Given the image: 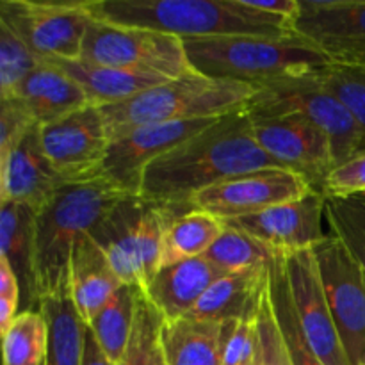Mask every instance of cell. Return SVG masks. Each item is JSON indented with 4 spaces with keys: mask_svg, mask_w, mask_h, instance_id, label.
<instances>
[{
    "mask_svg": "<svg viewBox=\"0 0 365 365\" xmlns=\"http://www.w3.org/2000/svg\"><path fill=\"white\" fill-rule=\"evenodd\" d=\"M163 323V316L141 292L130 342L116 365H153L155 353L159 349Z\"/></svg>",
    "mask_w": 365,
    "mask_h": 365,
    "instance_id": "34",
    "label": "cell"
},
{
    "mask_svg": "<svg viewBox=\"0 0 365 365\" xmlns=\"http://www.w3.org/2000/svg\"><path fill=\"white\" fill-rule=\"evenodd\" d=\"M118 185L96 175L64 182L36 214V282L39 299L68 291L75 245L125 198Z\"/></svg>",
    "mask_w": 365,
    "mask_h": 365,
    "instance_id": "3",
    "label": "cell"
},
{
    "mask_svg": "<svg viewBox=\"0 0 365 365\" xmlns=\"http://www.w3.org/2000/svg\"><path fill=\"white\" fill-rule=\"evenodd\" d=\"M41 59L4 24H0V100L13 98L18 86L39 66Z\"/></svg>",
    "mask_w": 365,
    "mask_h": 365,
    "instance_id": "33",
    "label": "cell"
},
{
    "mask_svg": "<svg viewBox=\"0 0 365 365\" xmlns=\"http://www.w3.org/2000/svg\"><path fill=\"white\" fill-rule=\"evenodd\" d=\"M63 184L64 180L43 152L39 127L32 128L0 160V203H18L38 214Z\"/></svg>",
    "mask_w": 365,
    "mask_h": 365,
    "instance_id": "17",
    "label": "cell"
},
{
    "mask_svg": "<svg viewBox=\"0 0 365 365\" xmlns=\"http://www.w3.org/2000/svg\"><path fill=\"white\" fill-rule=\"evenodd\" d=\"M327 198L365 195V153L335 168L324 185Z\"/></svg>",
    "mask_w": 365,
    "mask_h": 365,
    "instance_id": "39",
    "label": "cell"
},
{
    "mask_svg": "<svg viewBox=\"0 0 365 365\" xmlns=\"http://www.w3.org/2000/svg\"><path fill=\"white\" fill-rule=\"evenodd\" d=\"M294 34L331 63L348 64L365 52V0H299Z\"/></svg>",
    "mask_w": 365,
    "mask_h": 365,
    "instance_id": "16",
    "label": "cell"
},
{
    "mask_svg": "<svg viewBox=\"0 0 365 365\" xmlns=\"http://www.w3.org/2000/svg\"><path fill=\"white\" fill-rule=\"evenodd\" d=\"M314 187L305 177L287 168H266L228 178L198 192L189 207L221 221L253 216L280 203L303 198Z\"/></svg>",
    "mask_w": 365,
    "mask_h": 365,
    "instance_id": "11",
    "label": "cell"
},
{
    "mask_svg": "<svg viewBox=\"0 0 365 365\" xmlns=\"http://www.w3.org/2000/svg\"><path fill=\"white\" fill-rule=\"evenodd\" d=\"M81 59L170 81L192 73L184 41L177 36L98 20L88 29Z\"/></svg>",
    "mask_w": 365,
    "mask_h": 365,
    "instance_id": "7",
    "label": "cell"
},
{
    "mask_svg": "<svg viewBox=\"0 0 365 365\" xmlns=\"http://www.w3.org/2000/svg\"><path fill=\"white\" fill-rule=\"evenodd\" d=\"M160 267L203 257L225 230V221L191 207H168Z\"/></svg>",
    "mask_w": 365,
    "mask_h": 365,
    "instance_id": "26",
    "label": "cell"
},
{
    "mask_svg": "<svg viewBox=\"0 0 365 365\" xmlns=\"http://www.w3.org/2000/svg\"><path fill=\"white\" fill-rule=\"evenodd\" d=\"M266 168L284 166L260 148L242 109L153 160L143 175L141 196L159 205L189 207L198 192Z\"/></svg>",
    "mask_w": 365,
    "mask_h": 365,
    "instance_id": "1",
    "label": "cell"
},
{
    "mask_svg": "<svg viewBox=\"0 0 365 365\" xmlns=\"http://www.w3.org/2000/svg\"><path fill=\"white\" fill-rule=\"evenodd\" d=\"M153 365H166V362H164L163 349H160V342H159V349H157V353H155V360H153Z\"/></svg>",
    "mask_w": 365,
    "mask_h": 365,
    "instance_id": "43",
    "label": "cell"
},
{
    "mask_svg": "<svg viewBox=\"0 0 365 365\" xmlns=\"http://www.w3.org/2000/svg\"><path fill=\"white\" fill-rule=\"evenodd\" d=\"M141 292V287L121 285L110 302L96 314L95 319L86 324L95 335L107 359L114 365L120 362L130 342Z\"/></svg>",
    "mask_w": 365,
    "mask_h": 365,
    "instance_id": "28",
    "label": "cell"
},
{
    "mask_svg": "<svg viewBox=\"0 0 365 365\" xmlns=\"http://www.w3.org/2000/svg\"><path fill=\"white\" fill-rule=\"evenodd\" d=\"M227 323L182 317L164 321L160 349L166 365H223Z\"/></svg>",
    "mask_w": 365,
    "mask_h": 365,
    "instance_id": "24",
    "label": "cell"
},
{
    "mask_svg": "<svg viewBox=\"0 0 365 365\" xmlns=\"http://www.w3.org/2000/svg\"><path fill=\"white\" fill-rule=\"evenodd\" d=\"M41 310L50 331L45 365H82L84 323L75 310L70 292L43 299Z\"/></svg>",
    "mask_w": 365,
    "mask_h": 365,
    "instance_id": "29",
    "label": "cell"
},
{
    "mask_svg": "<svg viewBox=\"0 0 365 365\" xmlns=\"http://www.w3.org/2000/svg\"><path fill=\"white\" fill-rule=\"evenodd\" d=\"M314 253L348 364L365 365V266L337 235Z\"/></svg>",
    "mask_w": 365,
    "mask_h": 365,
    "instance_id": "9",
    "label": "cell"
},
{
    "mask_svg": "<svg viewBox=\"0 0 365 365\" xmlns=\"http://www.w3.org/2000/svg\"><path fill=\"white\" fill-rule=\"evenodd\" d=\"M250 120L253 135L267 155L324 192L328 177L337 168L327 132L299 114L250 116Z\"/></svg>",
    "mask_w": 365,
    "mask_h": 365,
    "instance_id": "10",
    "label": "cell"
},
{
    "mask_svg": "<svg viewBox=\"0 0 365 365\" xmlns=\"http://www.w3.org/2000/svg\"><path fill=\"white\" fill-rule=\"evenodd\" d=\"M121 285L125 284L114 273L102 250L89 239V235H84L75 245L68 280L70 298L82 323H91Z\"/></svg>",
    "mask_w": 365,
    "mask_h": 365,
    "instance_id": "23",
    "label": "cell"
},
{
    "mask_svg": "<svg viewBox=\"0 0 365 365\" xmlns=\"http://www.w3.org/2000/svg\"><path fill=\"white\" fill-rule=\"evenodd\" d=\"M185 53L195 73L216 81L252 86L307 77L331 64L323 52L299 36H212L185 38Z\"/></svg>",
    "mask_w": 365,
    "mask_h": 365,
    "instance_id": "4",
    "label": "cell"
},
{
    "mask_svg": "<svg viewBox=\"0 0 365 365\" xmlns=\"http://www.w3.org/2000/svg\"><path fill=\"white\" fill-rule=\"evenodd\" d=\"M328 234L337 235L365 266V195L327 198Z\"/></svg>",
    "mask_w": 365,
    "mask_h": 365,
    "instance_id": "32",
    "label": "cell"
},
{
    "mask_svg": "<svg viewBox=\"0 0 365 365\" xmlns=\"http://www.w3.org/2000/svg\"><path fill=\"white\" fill-rule=\"evenodd\" d=\"M250 7L259 9L262 13L274 14V16H282L294 24L296 16L299 14V0H246Z\"/></svg>",
    "mask_w": 365,
    "mask_h": 365,
    "instance_id": "40",
    "label": "cell"
},
{
    "mask_svg": "<svg viewBox=\"0 0 365 365\" xmlns=\"http://www.w3.org/2000/svg\"><path fill=\"white\" fill-rule=\"evenodd\" d=\"M93 18L177 38L292 36L289 20L253 9L246 0H91Z\"/></svg>",
    "mask_w": 365,
    "mask_h": 365,
    "instance_id": "2",
    "label": "cell"
},
{
    "mask_svg": "<svg viewBox=\"0 0 365 365\" xmlns=\"http://www.w3.org/2000/svg\"><path fill=\"white\" fill-rule=\"evenodd\" d=\"M269 298L278 328H280V334L287 346L289 356H291V364L323 365L299 323L294 303H292L291 289H289L285 257L278 255V253H274L269 262Z\"/></svg>",
    "mask_w": 365,
    "mask_h": 365,
    "instance_id": "27",
    "label": "cell"
},
{
    "mask_svg": "<svg viewBox=\"0 0 365 365\" xmlns=\"http://www.w3.org/2000/svg\"><path fill=\"white\" fill-rule=\"evenodd\" d=\"M0 257L9 262L21 291L20 312L41 310L36 282V212L18 203H0Z\"/></svg>",
    "mask_w": 365,
    "mask_h": 365,
    "instance_id": "22",
    "label": "cell"
},
{
    "mask_svg": "<svg viewBox=\"0 0 365 365\" xmlns=\"http://www.w3.org/2000/svg\"><path fill=\"white\" fill-rule=\"evenodd\" d=\"M273 255L274 253L255 237L225 225L223 234L203 257L225 274H234L267 266Z\"/></svg>",
    "mask_w": 365,
    "mask_h": 365,
    "instance_id": "31",
    "label": "cell"
},
{
    "mask_svg": "<svg viewBox=\"0 0 365 365\" xmlns=\"http://www.w3.org/2000/svg\"><path fill=\"white\" fill-rule=\"evenodd\" d=\"M346 66H359V68H365V52L360 53V56H356L355 59L349 61Z\"/></svg>",
    "mask_w": 365,
    "mask_h": 365,
    "instance_id": "42",
    "label": "cell"
},
{
    "mask_svg": "<svg viewBox=\"0 0 365 365\" xmlns=\"http://www.w3.org/2000/svg\"><path fill=\"white\" fill-rule=\"evenodd\" d=\"M36 125H46L89 106L84 89L52 61H41L13 98Z\"/></svg>",
    "mask_w": 365,
    "mask_h": 365,
    "instance_id": "20",
    "label": "cell"
},
{
    "mask_svg": "<svg viewBox=\"0 0 365 365\" xmlns=\"http://www.w3.org/2000/svg\"><path fill=\"white\" fill-rule=\"evenodd\" d=\"M45 155L64 182L100 175L110 139L98 107L88 106L39 127Z\"/></svg>",
    "mask_w": 365,
    "mask_h": 365,
    "instance_id": "12",
    "label": "cell"
},
{
    "mask_svg": "<svg viewBox=\"0 0 365 365\" xmlns=\"http://www.w3.org/2000/svg\"><path fill=\"white\" fill-rule=\"evenodd\" d=\"M63 71H66L73 81L78 82L88 96L89 106L102 107L116 106L125 102L146 89L159 86L170 78L157 75L138 73V71L120 70V68L100 66L88 61H52Z\"/></svg>",
    "mask_w": 365,
    "mask_h": 365,
    "instance_id": "25",
    "label": "cell"
},
{
    "mask_svg": "<svg viewBox=\"0 0 365 365\" xmlns=\"http://www.w3.org/2000/svg\"><path fill=\"white\" fill-rule=\"evenodd\" d=\"M257 319L230 321V323H227L223 365H246L255 360L257 337H259Z\"/></svg>",
    "mask_w": 365,
    "mask_h": 365,
    "instance_id": "37",
    "label": "cell"
},
{
    "mask_svg": "<svg viewBox=\"0 0 365 365\" xmlns=\"http://www.w3.org/2000/svg\"><path fill=\"white\" fill-rule=\"evenodd\" d=\"M48 335V321L43 310L20 312L2 334L4 365H45Z\"/></svg>",
    "mask_w": 365,
    "mask_h": 365,
    "instance_id": "30",
    "label": "cell"
},
{
    "mask_svg": "<svg viewBox=\"0 0 365 365\" xmlns=\"http://www.w3.org/2000/svg\"><path fill=\"white\" fill-rule=\"evenodd\" d=\"M257 330H259V337H257L255 365H292L287 346H285L277 317H274L269 289H267V294L260 307Z\"/></svg>",
    "mask_w": 365,
    "mask_h": 365,
    "instance_id": "36",
    "label": "cell"
},
{
    "mask_svg": "<svg viewBox=\"0 0 365 365\" xmlns=\"http://www.w3.org/2000/svg\"><path fill=\"white\" fill-rule=\"evenodd\" d=\"M292 303L310 346L323 365H349L342 349L314 250L285 257Z\"/></svg>",
    "mask_w": 365,
    "mask_h": 365,
    "instance_id": "15",
    "label": "cell"
},
{
    "mask_svg": "<svg viewBox=\"0 0 365 365\" xmlns=\"http://www.w3.org/2000/svg\"><path fill=\"white\" fill-rule=\"evenodd\" d=\"M223 274L205 257H196L159 267L141 291L164 321H177L189 316Z\"/></svg>",
    "mask_w": 365,
    "mask_h": 365,
    "instance_id": "19",
    "label": "cell"
},
{
    "mask_svg": "<svg viewBox=\"0 0 365 365\" xmlns=\"http://www.w3.org/2000/svg\"><path fill=\"white\" fill-rule=\"evenodd\" d=\"M327 195L314 189L303 198L280 203L259 214L225 221L228 227L239 228L255 237L278 255L314 250L328 237Z\"/></svg>",
    "mask_w": 365,
    "mask_h": 365,
    "instance_id": "14",
    "label": "cell"
},
{
    "mask_svg": "<svg viewBox=\"0 0 365 365\" xmlns=\"http://www.w3.org/2000/svg\"><path fill=\"white\" fill-rule=\"evenodd\" d=\"M255 91L246 82L216 81L192 71L100 110L113 143L145 125L228 116L246 109Z\"/></svg>",
    "mask_w": 365,
    "mask_h": 365,
    "instance_id": "5",
    "label": "cell"
},
{
    "mask_svg": "<svg viewBox=\"0 0 365 365\" xmlns=\"http://www.w3.org/2000/svg\"><path fill=\"white\" fill-rule=\"evenodd\" d=\"M216 120L220 118L171 121V123L145 125L134 128L110 143L100 168V175H103L127 195H141L143 175L146 168L153 160L166 155L168 152L205 130Z\"/></svg>",
    "mask_w": 365,
    "mask_h": 365,
    "instance_id": "13",
    "label": "cell"
},
{
    "mask_svg": "<svg viewBox=\"0 0 365 365\" xmlns=\"http://www.w3.org/2000/svg\"><path fill=\"white\" fill-rule=\"evenodd\" d=\"M317 73L255 86L245 110L250 116L299 114L310 120L330 138L339 168L365 153V128Z\"/></svg>",
    "mask_w": 365,
    "mask_h": 365,
    "instance_id": "6",
    "label": "cell"
},
{
    "mask_svg": "<svg viewBox=\"0 0 365 365\" xmlns=\"http://www.w3.org/2000/svg\"><path fill=\"white\" fill-rule=\"evenodd\" d=\"M317 75L365 128V68L331 63Z\"/></svg>",
    "mask_w": 365,
    "mask_h": 365,
    "instance_id": "35",
    "label": "cell"
},
{
    "mask_svg": "<svg viewBox=\"0 0 365 365\" xmlns=\"http://www.w3.org/2000/svg\"><path fill=\"white\" fill-rule=\"evenodd\" d=\"M86 2L2 0L0 24L9 27L41 61H77L95 21Z\"/></svg>",
    "mask_w": 365,
    "mask_h": 365,
    "instance_id": "8",
    "label": "cell"
},
{
    "mask_svg": "<svg viewBox=\"0 0 365 365\" xmlns=\"http://www.w3.org/2000/svg\"><path fill=\"white\" fill-rule=\"evenodd\" d=\"M82 365H114L102 351V348L96 342L95 335L91 334L84 324V351H82Z\"/></svg>",
    "mask_w": 365,
    "mask_h": 365,
    "instance_id": "41",
    "label": "cell"
},
{
    "mask_svg": "<svg viewBox=\"0 0 365 365\" xmlns=\"http://www.w3.org/2000/svg\"><path fill=\"white\" fill-rule=\"evenodd\" d=\"M246 365H255V360H253V362H250V364H246Z\"/></svg>",
    "mask_w": 365,
    "mask_h": 365,
    "instance_id": "44",
    "label": "cell"
},
{
    "mask_svg": "<svg viewBox=\"0 0 365 365\" xmlns=\"http://www.w3.org/2000/svg\"><path fill=\"white\" fill-rule=\"evenodd\" d=\"M269 289V264L242 273L223 274L203 294L189 317L214 323L257 319Z\"/></svg>",
    "mask_w": 365,
    "mask_h": 365,
    "instance_id": "21",
    "label": "cell"
},
{
    "mask_svg": "<svg viewBox=\"0 0 365 365\" xmlns=\"http://www.w3.org/2000/svg\"><path fill=\"white\" fill-rule=\"evenodd\" d=\"M34 127H39L14 100H0V160L6 159L14 146Z\"/></svg>",
    "mask_w": 365,
    "mask_h": 365,
    "instance_id": "38",
    "label": "cell"
},
{
    "mask_svg": "<svg viewBox=\"0 0 365 365\" xmlns=\"http://www.w3.org/2000/svg\"><path fill=\"white\" fill-rule=\"evenodd\" d=\"M148 209L150 202L141 195L125 196L89 234L125 285L141 287L139 241Z\"/></svg>",
    "mask_w": 365,
    "mask_h": 365,
    "instance_id": "18",
    "label": "cell"
}]
</instances>
